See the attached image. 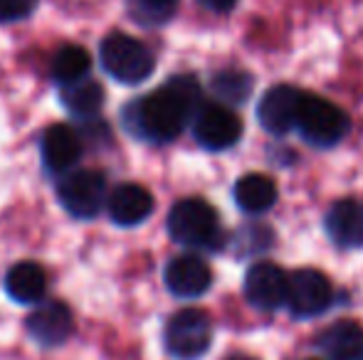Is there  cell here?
Returning a JSON list of instances; mask_svg holds the SVG:
<instances>
[{
  "instance_id": "cell-1",
  "label": "cell",
  "mask_w": 363,
  "mask_h": 360,
  "mask_svg": "<svg viewBox=\"0 0 363 360\" xmlns=\"http://www.w3.org/2000/svg\"><path fill=\"white\" fill-rule=\"evenodd\" d=\"M203 106V89L193 74H176L163 87L126 104L124 126L146 144H171Z\"/></svg>"
},
{
  "instance_id": "cell-2",
  "label": "cell",
  "mask_w": 363,
  "mask_h": 360,
  "mask_svg": "<svg viewBox=\"0 0 363 360\" xmlns=\"http://www.w3.org/2000/svg\"><path fill=\"white\" fill-rule=\"evenodd\" d=\"M168 235L188 250H216L223 242L216 207L203 197L178 200L168 212Z\"/></svg>"
},
{
  "instance_id": "cell-3",
  "label": "cell",
  "mask_w": 363,
  "mask_h": 360,
  "mask_svg": "<svg viewBox=\"0 0 363 360\" xmlns=\"http://www.w3.org/2000/svg\"><path fill=\"white\" fill-rule=\"evenodd\" d=\"M99 59L104 72L121 84H141L156 69V57L141 40L124 33H111L99 47Z\"/></svg>"
},
{
  "instance_id": "cell-4",
  "label": "cell",
  "mask_w": 363,
  "mask_h": 360,
  "mask_svg": "<svg viewBox=\"0 0 363 360\" xmlns=\"http://www.w3.org/2000/svg\"><path fill=\"white\" fill-rule=\"evenodd\" d=\"M213 323L201 308H181L163 328V346L176 360H198L211 351Z\"/></svg>"
},
{
  "instance_id": "cell-5",
  "label": "cell",
  "mask_w": 363,
  "mask_h": 360,
  "mask_svg": "<svg viewBox=\"0 0 363 360\" xmlns=\"http://www.w3.org/2000/svg\"><path fill=\"white\" fill-rule=\"evenodd\" d=\"M301 139L314 149H331L349 134V116L329 99L306 94L296 121Z\"/></svg>"
},
{
  "instance_id": "cell-6",
  "label": "cell",
  "mask_w": 363,
  "mask_h": 360,
  "mask_svg": "<svg viewBox=\"0 0 363 360\" xmlns=\"http://www.w3.org/2000/svg\"><path fill=\"white\" fill-rule=\"evenodd\" d=\"M57 197L62 207L77 220H94L109 200L106 178L99 170L74 168L65 173L57 182Z\"/></svg>"
},
{
  "instance_id": "cell-7",
  "label": "cell",
  "mask_w": 363,
  "mask_h": 360,
  "mask_svg": "<svg viewBox=\"0 0 363 360\" xmlns=\"http://www.w3.org/2000/svg\"><path fill=\"white\" fill-rule=\"evenodd\" d=\"M196 141L206 151L233 149L242 139V121L228 104H203L191 121Z\"/></svg>"
},
{
  "instance_id": "cell-8",
  "label": "cell",
  "mask_w": 363,
  "mask_h": 360,
  "mask_svg": "<svg viewBox=\"0 0 363 360\" xmlns=\"http://www.w3.org/2000/svg\"><path fill=\"white\" fill-rule=\"evenodd\" d=\"M334 301V289L326 274L319 269H299L289 277L287 308L296 318L321 316Z\"/></svg>"
},
{
  "instance_id": "cell-9",
  "label": "cell",
  "mask_w": 363,
  "mask_h": 360,
  "mask_svg": "<svg viewBox=\"0 0 363 360\" xmlns=\"http://www.w3.org/2000/svg\"><path fill=\"white\" fill-rule=\"evenodd\" d=\"M304 91L289 84H274L262 94L257 104V121L267 134L284 136L291 129H296L299 111L304 104Z\"/></svg>"
},
{
  "instance_id": "cell-10",
  "label": "cell",
  "mask_w": 363,
  "mask_h": 360,
  "mask_svg": "<svg viewBox=\"0 0 363 360\" xmlns=\"http://www.w3.org/2000/svg\"><path fill=\"white\" fill-rule=\"evenodd\" d=\"M289 277L272 262H257L245 274L242 291L250 306L259 311H274L287 306Z\"/></svg>"
},
{
  "instance_id": "cell-11",
  "label": "cell",
  "mask_w": 363,
  "mask_h": 360,
  "mask_svg": "<svg viewBox=\"0 0 363 360\" xmlns=\"http://www.w3.org/2000/svg\"><path fill=\"white\" fill-rule=\"evenodd\" d=\"M28 336L33 338L38 346L43 348H55L62 346L74 331V318L72 311L67 308V303L62 301H45L40 306H35V311L25 321Z\"/></svg>"
},
{
  "instance_id": "cell-12",
  "label": "cell",
  "mask_w": 363,
  "mask_h": 360,
  "mask_svg": "<svg viewBox=\"0 0 363 360\" xmlns=\"http://www.w3.org/2000/svg\"><path fill=\"white\" fill-rule=\"evenodd\" d=\"M40 156L48 173L65 175L74 170V166L82 158V139L72 126L55 124L43 134L40 141Z\"/></svg>"
},
{
  "instance_id": "cell-13",
  "label": "cell",
  "mask_w": 363,
  "mask_h": 360,
  "mask_svg": "<svg viewBox=\"0 0 363 360\" xmlns=\"http://www.w3.org/2000/svg\"><path fill=\"white\" fill-rule=\"evenodd\" d=\"M163 281H166L168 291L178 298H198L211 289L213 272L206 265V260L196 255H181L173 257L166 265L163 272Z\"/></svg>"
},
{
  "instance_id": "cell-14",
  "label": "cell",
  "mask_w": 363,
  "mask_h": 360,
  "mask_svg": "<svg viewBox=\"0 0 363 360\" xmlns=\"http://www.w3.org/2000/svg\"><path fill=\"white\" fill-rule=\"evenodd\" d=\"M153 195L139 182H121L109 192L106 210L114 225L119 227H136L148 220L153 212Z\"/></svg>"
},
{
  "instance_id": "cell-15",
  "label": "cell",
  "mask_w": 363,
  "mask_h": 360,
  "mask_svg": "<svg viewBox=\"0 0 363 360\" xmlns=\"http://www.w3.org/2000/svg\"><path fill=\"white\" fill-rule=\"evenodd\" d=\"M324 230L336 247H363V207L356 200H339L326 210Z\"/></svg>"
},
{
  "instance_id": "cell-16",
  "label": "cell",
  "mask_w": 363,
  "mask_h": 360,
  "mask_svg": "<svg viewBox=\"0 0 363 360\" xmlns=\"http://www.w3.org/2000/svg\"><path fill=\"white\" fill-rule=\"evenodd\" d=\"M319 351L326 360H363V328L361 323L344 318L326 326L319 336Z\"/></svg>"
},
{
  "instance_id": "cell-17",
  "label": "cell",
  "mask_w": 363,
  "mask_h": 360,
  "mask_svg": "<svg viewBox=\"0 0 363 360\" xmlns=\"http://www.w3.org/2000/svg\"><path fill=\"white\" fill-rule=\"evenodd\" d=\"M5 291L18 303H40L48 291V277L38 262H18L5 274Z\"/></svg>"
},
{
  "instance_id": "cell-18",
  "label": "cell",
  "mask_w": 363,
  "mask_h": 360,
  "mask_svg": "<svg viewBox=\"0 0 363 360\" xmlns=\"http://www.w3.org/2000/svg\"><path fill=\"white\" fill-rule=\"evenodd\" d=\"M235 205L247 215H264L277 202V185L262 173H247L235 182Z\"/></svg>"
},
{
  "instance_id": "cell-19",
  "label": "cell",
  "mask_w": 363,
  "mask_h": 360,
  "mask_svg": "<svg viewBox=\"0 0 363 360\" xmlns=\"http://www.w3.org/2000/svg\"><path fill=\"white\" fill-rule=\"evenodd\" d=\"M60 101L72 116L89 121L94 116H99L101 106H104V89H101L99 82L84 77L74 84L60 87Z\"/></svg>"
},
{
  "instance_id": "cell-20",
  "label": "cell",
  "mask_w": 363,
  "mask_h": 360,
  "mask_svg": "<svg viewBox=\"0 0 363 360\" xmlns=\"http://www.w3.org/2000/svg\"><path fill=\"white\" fill-rule=\"evenodd\" d=\"M91 69V57L84 47L79 45H65V47L57 50V54L52 57V67H50V74L52 79L60 84V87H67V84H74L79 79H84Z\"/></svg>"
},
{
  "instance_id": "cell-21",
  "label": "cell",
  "mask_w": 363,
  "mask_h": 360,
  "mask_svg": "<svg viewBox=\"0 0 363 360\" xmlns=\"http://www.w3.org/2000/svg\"><path fill=\"white\" fill-rule=\"evenodd\" d=\"M252 77L242 69H223L218 72L216 77L211 79V89L213 94L220 99V104H228V106H240L250 99L252 94Z\"/></svg>"
},
{
  "instance_id": "cell-22",
  "label": "cell",
  "mask_w": 363,
  "mask_h": 360,
  "mask_svg": "<svg viewBox=\"0 0 363 360\" xmlns=\"http://www.w3.org/2000/svg\"><path fill=\"white\" fill-rule=\"evenodd\" d=\"M178 0H131V13L144 25H161L176 13Z\"/></svg>"
},
{
  "instance_id": "cell-23",
  "label": "cell",
  "mask_w": 363,
  "mask_h": 360,
  "mask_svg": "<svg viewBox=\"0 0 363 360\" xmlns=\"http://www.w3.org/2000/svg\"><path fill=\"white\" fill-rule=\"evenodd\" d=\"M35 5H38V0H0V23L28 18L35 10Z\"/></svg>"
},
{
  "instance_id": "cell-24",
  "label": "cell",
  "mask_w": 363,
  "mask_h": 360,
  "mask_svg": "<svg viewBox=\"0 0 363 360\" xmlns=\"http://www.w3.org/2000/svg\"><path fill=\"white\" fill-rule=\"evenodd\" d=\"M203 8L213 10V13H230L238 5V0H198Z\"/></svg>"
},
{
  "instance_id": "cell-25",
  "label": "cell",
  "mask_w": 363,
  "mask_h": 360,
  "mask_svg": "<svg viewBox=\"0 0 363 360\" xmlns=\"http://www.w3.org/2000/svg\"><path fill=\"white\" fill-rule=\"evenodd\" d=\"M228 360H257V358H250V356H230Z\"/></svg>"
},
{
  "instance_id": "cell-26",
  "label": "cell",
  "mask_w": 363,
  "mask_h": 360,
  "mask_svg": "<svg viewBox=\"0 0 363 360\" xmlns=\"http://www.w3.org/2000/svg\"><path fill=\"white\" fill-rule=\"evenodd\" d=\"M309 360H326V358H309Z\"/></svg>"
}]
</instances>
